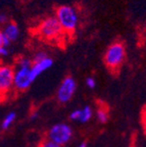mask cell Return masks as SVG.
I'll return each instance as SVG.
<instances>
[{
  "mask_svg": "<svg viewBox=\"0 0 146 147\" xmlns=\"http://www.w3.org/2000/svg\"><path fill=\"white\" fill-rule=\"evenodd\" d=\"M56 18L62 25V29L66 31H74L77 27L78 16L75 9L71 6H60L56 10Z\"/></svg>",
  "mask_w": 146,
  "mask_h": 147,
  "instance_id": "1",
  "label": "cell"
},
{
  "mask_svg": "<svg viewBox=\"0 0 146 147\" xmlns=\"http://www.w3.org/2000/svg\"><path fill=\"white\" fill-rule=\"evenodd\" d=\"M72 134H73L72 129L68 125L57 124L50 129L48 137H49V140H51L52 142L58 145H62L66 144L71 139Z\"/></svg>",
  "mask_w": 146,
  "mask_h": 147,
  "instance_id": "2",
  "label": "cell"
},
{
  "mask_svg": "<svg viewBox=\"0 0 146 147\" xmlns=\"http://www.w3.org/2000/svg\"><path fill=\"white\" fill-rule=\"evenodd\" d=\"M62 27L57 18H48L39 27L40 35H42L44 38H47V39H52V38L57 37L62 33Z\"/></svg>",
  "mask_w": 146,
  "mask_h": 147,
  "instance_id": "3",
  "label": "cell"
},
{
  "mask_svg": "<svg viewBox=\"0 0 146 147\" xmlns=\"http://www.w3.org/2000/svg\"><path fill=\"white\" fill-rule=\"evenodd\" d=\"M125 57V48L120 43L112 44L105 54V63L110 67H116L123 62Z\"/></svg>",
  "mask_w": 146,
  "mask_h": 147,
  "instance_id": "4",
  "label": "cell"
},
{
  "mask_svg": "<svg viewBox=\"0 0 146 147\" xmlns=\"http://www.w3.org/2000/svg\"><path fill=\"white\" fill-rule=\"evenodd\" d=\"M76 90V82L72 77H68L62 83L59 89L57 91V99L62 102L66 103L73 97Z\"/></svg>",
  "mask_w": 146,
  "mask_h": 147,
  "instance_id": "5",
  "label": "cell"
},
{
  "mask_svg": "<svg viewBox=\"0 0 146 147\" xmlns=\"http://www.w3.org/2000/svg\"><path fill=\"white\" fill-rule=\"evenodd\" d=\"M31 69L20 67L14 76V85L18 89L25 90L31 85Z\"/></svg>",
  "mask_w": 146,
  "mask_h": 147,
  "instance_id": "6",
  "label": "cell"
},
{
  "mask_svg": "<svg viewBox=\"0 0 146 147\" xmlns=\"http://www.w3.org/2000/svg\"><path fill=\"white\" fill-rule=\"evenodd\" d=\"M14 74L12 67H2L0 69V89L1 91H6L14 83Z\"/></svg>",
  "mask_w": 146,
  "mask_h": 147,
  "instance_id": "7",
  "label": "cell"
},
{
  "mask_svg": "<svg viewBox=\"0 0 146 147\" xmlns=\"http://www.w3.org/2000/svg\"><path fill=\"white\" fill-rule=\"evenodd\" d=\"M52 65V59L50 58H46V59L42 60V61L35 62V64L31 67V80L35 81V79L40 75L41 73H43L45 69H49Z\"/></svg>",
  "mask_w": 146,
  "mask_h": 147,
  "instance_id": "8",
  "label": "cell"
},
{
  "mask_svg": "<svg viewBox=\"0 0 146 147\" xmlns=\"http://www.w3.org/2000/svg\"><path fill=\"white\" fill-rule=\"evenodd\" d=\"M3 33H4L5 36H6L10 41H14V40L18 39L20 31H18V26L14 23H11V24H8V25L5 27Z\"/></svg>",
  "mask_w": 146,
  "mask_h": 147,
  "instance_id": "9",
  "label": "cell"
},
{
  "mask_svg": "<svg viewBox=\"0 0 146 147\" xmlns=\"http://www.w3.org/2000/svg\"><path fill=\"white\" fill-rule=\"evenodd\" d=\"M92 115V110L91 108L89 107V106H86V107H84L82 109V113H81V117H80V121L83 123L85 122H88L90 119V117H91Z\"/></svg>",
  "mask_w": 146,
  "mask_h": 147,
  "instance_id": "10",
  "label": "cell"
},
{
  "mask_svg": "<svg viewBox=\"0 0 146 147\" xmlns=\"http://www.w3.org/2000/svg\"><path fill=\"white\" fill-rule=\"evenodd\" d=\"M14 119H16V113H10L8 115H6V117H5L4 121H3V123H2V129L5 130V129L8 128V127L12 124Z\"/></svg>",
  "mask_w": 146,
  "mask_h": 147,
  "instance_id": "11",
  "label": "cell"
},
{
  "mask_svg": "<svg viewBox=\"0 0 146 147\" xmlns=\"http://www.w3.org/2000/svg\"><path fill=\"white\" fill-rule=\"evenodd\" d=\"M9 43H10V40L2 32L0 34V47H7L9 45Z\"/></svg>",
  "mask_w": 146,
  "mask_h": 147,
  "instance_id": "12",
  "label": "cell"
},
{
  "mask_svg": "<svg viewBox=\"0 0 146 147\" xmlns=\"http://www.w3.org/2000/svg\"><path fill=\"white\" fill-rule=\"evenodd\" d=\"M97 117H98V119L101 123H105L107 121V113H106V111H104V109H98Z\"/></svg>",
  "mask_w": 146,
  "mask_h": 147,
  "instance_id": "13",
  "label": "cell"
},
{
  "mask_svg": "<svg viewBox=\"0 0 146 147\" xmlns=\"http://www.w3.org/2000/svg\"><path fill=\"white\" fill-rule=\"evenodd\" d=\"M39 147H62V146L56 144V143L52 142L51 140H47V141H43L41 144L39 145Z\"/></svg>",
  "mask_w": 146,
  "mask_h": 147,
  "instance_id": "14",
  "label": "cell"
},
{
  "mask_svg": "<svg viewBox=\"0 0 146 147\" xmlns=\"http://www.w3.org/2000/svg\"><path fill=\"white\" fill-rule=\"evenodd\" d=\"M47 58V55H46V53L44 52H39L36 54V56H35V62H38V61H42V60L46 59Z\"/></svg>",
  "mask_w": 146,
  "mask_h": 147,
  "instance_id": "15",
  "label": "cell"
},
{
  "mask_svg": "<svg viewBox=\"0 0 146 147\" xmlns=\"http://www.w3.org/2000/svg\"><path fill=\"white\" fill-rule=\"evenodd\" d=\"M81 113H82V110L78 109V110H75V111H73L71 115V119H75V121H77V119H80L81 117Z\"/></svg>",
  "mask_w": 146,
  "mask_h": 147,
  "instance_id": "16",
  "label": "cell"
},
{
  "mask_svg": "<svg viewBox=\"0 0 146 147\" xmlns=\"http://www.w3.org/2000/svg\"><path fill=\"white\" fill-rule=\"evenodd\" d=\"M31 67V61L27 58H23L20 62V67H28V69H30Z\"/></svg>",
  "mask_w": 146,
  "mask_h": 147,
  "instance_id": "17",
  "label": "cell"
},
{
  "mask_svg": "<svg viewBox=\"0 0 146 147\" xmlns=\"http://www.w3.org/2000/svg\"><path fill=\"white\" fill-rule=\"evenodd\" d=\"M142 125H143L144 132L146 134V107L144 108L143 113H142Z\"/></svg>",
  "mask_w": 146,
  "mask_h": 147,
  "instance_id": "18",
  "label": "cell"
},
{
  "mask_svg": "<svg viewBox=\"0 0 146 147\" xmlns=\"http://www.w3.org/2000/svg\"><path fill=\"white\" fill-rule=\"evenodd\" d=\"M86 83H87V86H88L89 88H94V87H95V81H94V79L87 78Z\"/></svg>",
  "mask_w": 146,
  "mask_h": 147,
  "instance_id": "19",
  "label": "cell"
},
{
  "mask_svg": "<svg viewBox=\"0 0 146 147\" xmlns=\"http://www.w3.org/2000/svg\"><path fill=\"white\" fill-rule=\"evenodd\" d=\"M0 53H1V55H7L8 51H7V49L5 47H0Z\"/></svg>",
  "mask_w": 146,
  "mask_h": 147,
  "instance_id": "20",
  "label": "cell"
},
{
  "mask_svg": "<svg viewBox=\"0 0 146 147\" xmlns=\"http://www.w3.org/2000/svg\"><path fill=\"white\" fill-rule=\"evenodd\" d=\"M4 21H5V16H4V14H1V16H0V22H1V23H3Z\"/></svg>",
  "mask_w": 146,
  "mask_h": 147,
  "instance_id": "21",
  "label": "cell"
},
{
  "mask_svg": "<svg viewBox=\"0 0 146 147\" xmlns=\"http://www.w3.org/2000/svg\"><path fill=\"white\" fill-rule=\"evenodd\" d=\"M79 147H86V143H82Z\"/></svg>",
  "mask_w": 146,
  "mask_h": 147,
  "instance_id": "22",
  "label": "cell"
}]
</instances>
